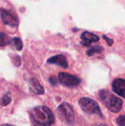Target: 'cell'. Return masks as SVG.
Wrapping results in <instances>:
<instances>
[{"mask_svg":"<svg viewBox=\"0 0 125 126\" xmlns=\"http://www.w3.org/2000/svg\"><path fill=\"white\" fill-rule=\"evenodd\" d=\"M92 126H106V125H105V124H102V123H97V124L93 125Z\"/></svg>","mask_w":125,"mask_h":126,"instance_id":"obj_17","label":"cell"},{"mask_svg":"<svg viewBox=\"0 0 125 126\" xmlns=\"http://www.w3.org/2000/svg\"><path fill=\"white\" fill-rule=\"evenodd\" d=\"M13 42L17 50H21L22 49V47H23V44H22V41L20 38H13Z\"/></svg>","mask_w":125,"mask_h":126,"instance_id":"obj_14","label":"cell"},{"mask_svg":"<svg viewBox=\"0 0 125 126\" xmlns=\"http://www.w3.org/2000/svg\"><path fill=\"white\" fill-rule=\"evenodd\" d=\"M58 79L63 85L66 86H75L80 83V78L64 72H60L58 75Z\"/></svg>","mask_w":125,"mask_h":126,"instance_id":"obj_5","label":"cell"},{"mask_svg":"<svg viewBox=\"0 0 125 126\" xmlns=\"http://www.w3.org/2000/svg\"><path fill=\"white\" fill-rule=\"evenodd\" d=\"M116 122L119 126H125V116H124V115L119 116L117 118Z\"/></svg>","mask_w":125,"mask_h":126,"instance_id":"obj_15","label":"cell"},{"mask_svg":"<svg viewBox=\"0 0 125 126\" xmlns=\"http://www.w3.org/2000/svg\"><path fill=\"white\" fill-rule=\"evenodd\" d=\"M99 97L111 111L117 113L122 109V100L118 97L111 94L109 92L105 90L101 91L99 92Z\"/></svg>","mask_w":125,"mask_h":126,"instance_id":"obj_2","label":"cell"},{"mask_svg":"<svg viewBox=\"0 0 125 126\" xmlns=\"http://www.w3.org/2000/svg\"><path fill=\"white\" fill-rule=\"evenodd\" d=\"M79 105L80 108L88 114H97L102 115L101 110L98 103L91 98L89 97H82L79 100Z\"/></svg>","mask_w":125,"mask_h":126,"instance_id":"obj_4","label":"cell"},{"mask_svg":"<svg viewBox=\"0 0 125 126\" xmlns=\"http://www.w3.org/2000/svg\"><path fill=\"white\" fill-rule=\"evenodd\" d=\"M1 18L4 24L11 27H15L18 24V20L17 17L11 12H9L6 10L1 9Z\"/></svg>","mask_w":125,"mask_h":126,"instance_id":"obj_6","label":"cell"},{"mask_svg":"<svg viewBox=\"0 0 125 126\" xmlns=\"http://www.w3.org/2000/svg\"><path fill=\"white\" fill-rule=\"evenodd\" d=\"M10 43V38L4 32H0V46H6Z\"/></svg>","mask_w":125,"mask_h":126,"instance_id":"obj_11","label":"cell"},{"mask_svg":"<svg viewBox=\"0 0 125 126\" xmlns=\"http://www.w3.org/2000/svg\"><path fill=\"white\" fill-rule=\"evenodd\" d=\"M30 117L34 126H52L55 122L52 112L46 106H36L32 109Z\"/></svg>","mask_w":125,"mask_h":126,"instance_id":"obj_1","label":"cell"},{"mask_svg":"<svg viewBox=\"0 0 125 126\" xmlns=\"http://www.w3.org/2000/svg\"><path fill=\"white\" fill-rule=\"evenodd\" d=\"M47 62L49 63L57 64V66H60L63 68L68 67V63L66 61V59L63 55H57L54 57H52L49 59H48Z\"/></svg>","mask_w":125,"mask_h":126,"instance_id":"obj_9","label":"cell"},{"mask_svg":"<svg viewBox=\"0 0 125 126\" xmlns=\"http://www.w3.org/2000/svg\"><path fill=\"white\" fill-rule=\"evenodd\" d=\"M1 126H14L13 125H10V124H4V125H1Z\"/></svg>","mask_w":125,"mask_h":126,"instance_id":"obj_18","label":"cell"},{"mask_svg":"<svg viewBox=\"0 0 125 126\" xmlns=\"http://www.w3.org/2000/svg\"><path fill=\"white\" fill-rule=\"evenodd\" d=\"M10 102H11V95H10V93H7L1 99V104L2 106H7Z\"/></svg>","mask_w":125,"mask_h":126,"instance_id":"obj_13","label":"cell"},{"mask_svg":"<svg viewBox=\"0 0 125 126\" xmlns=\"http://www.w3.org/2000/svg\"><path fill=\"white\" fill-rule=\"evenodd\" d=\"M103 38H104L105 39V41L108 42V44L109 46H111V45L113 44V39L109 38L108 37H106V35H103Z\"/></svg>","mask_w":125,"mask_h":126,"instance_id":"obj_16","label":"cell"},{"mask_svg":"<svg viewBox=\"0 0 125 126\" xmlns=\"http://www.w3.org/2000/svg\"><path fill=\"white\" fill-rule=\"evenodd\" d=\"M113 90L117 94L125 98V80L122 79H116L112 84Z\"/></svg>","mask_w":125,"mask_h":126,"instance_id":"obj_7","label":"cell"},{"mask_svg":"<svg viewBox=\"0 0 125 126\" xmlns=\"http://www.w3.org/2000/svg\"><path fill=\"white\" fill-rule=\"evenodd\" d=\"M102 51H103V48L102 47H99V46H97V47H91L90 49H88L87 55H89V56H91V55H93L95 53H100Z\"/></svg>","mask_w":125,"mask_h":126,"instance_id":"obj_12","label":"cell"},{"mask_svg":"<svg viewBox=\"0 0 125 126\" xmlns=\"http://www.w3.org/2000/svg\"><path fill=\"white\" fill-rule=\"evenodd\" d=\"M29 85H30V89L31 90L36 94H43L44 93V89L41 86L39 82L35 79L32 78L29 81Z\"/></svg>","mask_w":125,"mask_h":126,"instance_id":"obj_10","label":"cell"},{"mask_svg":"<svg viewBox=\"0 0 125 126\" xmlns=\"http://www.w3.org/2000/svg\"><path fill=\"white\" fill-rule=\"evenodd\" d=\"M57 114L60 119L67 125H74L75 117L71 106L67 103H63L57 109Z\"/></svg>","mask_w":125,"mask_h":126,"instance_id":"obj_3","label":"cell"},{"mask_svg":"<svg viewBox=\"0 0 125 126\" xmlns=\"http://www.w3.org/2000/svg\"><path fill=\"white\" fill-rule=\"evenodd\" d=\"M81 39H82V44L83 46L88 47L91 43L99 41V38L97 35H94L89 32H84L81 35Z\"/></svg>","mask_w":125,"mask_h":126,"instance_id":"obj_8","label":"cell"}]
</instances>
